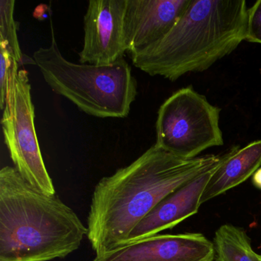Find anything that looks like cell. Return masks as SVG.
I'll return each instance as SVG.
<instances>
[{"instance_id": "obj_6", "label": "cell", "mask_w": 261, "mask_h": 261, "mask_svg": "<svg viewBox=\"0 0 261 261\" xmlns=\"http://www.w3.org/2000/svg\"><path fill=\"white\" fill-rule=\"evenodd\" d=\"M15 68L3 114L4 140L15 168L35 189L56 195V189L45 167L35 127L28 71Z\"/></svg>"}, {"instance_id": "obj_16", "label": "cell", "mask_w": 261, "mask_h": 261, "mask_svg": "<svg viewBox=\"0 0 261 261\" xmlns=\"http://www.w3.org/2000/svg\"><path fill=\"white\" fill-rule=\"evenodd\" d=\"M252 181L256 187L261 189V167L253 174Z\"/></svg>"}, {"instance_id": "obj_1", "label": "cell", "mask_w": 261, "mask_h": 261, "mask_svg": "<svg viewBox=\"0 0 261 261\" xmlns=\"http://www.w3.org/2000/svg\"><path fill=\"white\" fill-rule=\"evenodd\" d=\"M223 155L184 159L156 144L129 166L100 180L93 193L88 238L96 253L126 243L129 233L168 195L227 160Z\"/></svg>"}, {"instance_id": "obj_4", "label": "cell", "mask_w": 261, "mask_h": 261, "mask_svg": "<svg viewBox=\"0 0 261 261\" xmlns=\"http://www.w3.org/2000/svg\"><path fill=\"white\" fill-rule=\"evenodd\" d=\"M48 86L79 109L100 118H124L137 94V82L124 59L110 65L76 64L59 50L51 25L50 46L33 55Z\"/></svg>"}, {"instance_id": "obj_9", "label": "cell", "mask_w": 261, "mask_h": 261, "mask_svg": "<svg viewBox=\"0 0 261 261\" xmlns=\"http://www.w3.org/2000/svg\"><path fill=\"white\" fill-rule=\"evenodd\" d=\"M191 0H126L124 39L130 56L163 39L173 28Z\"/></svg>"}, {"instance_id": "obj_3", "label": "cell", "mask_w": 261, "mask_h": 261, "mask_svg": "<svg viewBox=\"0 0 261 261\" xmlns=\"http://www.w3.org/2000/svg\"><path fill=\"white\" fill-rule=\"evenodd\" d=\"M248 10L245 0H191L167 35L131 56L133 64L171 82L206 71L246 40Z\"/></svg>"}, {"instance_id": "obj_7", "label": "cell", "mask_w": 261, "mask_h": 261, "mask_svg": "<svg viewBox=\"0 0 261 261\" xmlns=\"http://www.w3.org/2000/svg\"><path fill=\"white\" fill-rule=\"evenodd\" d=\"M126 0H91L84 18L80 63L110 65L126 53L124 15Z\"/></svg>"}, {"instance_id": "obj_10", "label": "cell", "mask_w": 261, "mask_h": 261, "mask_svg": "<svg viewBox=\"0 0 261 261\" xmlns=\"http://www.w3.org/2000/svg\"><path fill=\"white\" fill-rule=\"evenodd\" d=\"M222 163L201 174L168 195L133 230L126 243L159 234L195 215L201 205V196L207 182L214 172Z\"/></svg>"}, {"instance_id": "obj_12", "label": "cell", "mask_w": 261, "mask_h": 261, "mask_svg": "<svg viewBox=\"0 0 261 261\" xmlns=\"http://www.w3.org/2000/svg\"><path fill=\"white\" fill-rule=\"evenodd\" d=\"M216 261H261L245 230L233 224L221 226L214 238Z\"/></svg>"}, {"instance_id": "obj_17", "label": "cell", "mask_w": 261, "mask_h": 261, "mask_svg": "<svg viewBox=\"0 0 261 261\" xmlns=\"http://www.w3.org/2000/svg\"><path fill=\"white\" fill-rule=\"evenodd\" d=\"M259 258H260V260H261V254H259Z\"/></svg>"}, {"instance_id": "obj_11", "label": "cell", "mask_w": 261, "mask_h": 261, "mask_svg": "<svg viewBox=\"0 0 261 261\" xmlns=\"http://www.w3.org/2000/svg\"><path fill=\"white\" fill-rule=\"evenodd\" d=\"M261 166V140L238 149L214 172L207 182L201 204L244 182Z\"/></svg>"}, {"instance_id": "obj_13", "label": "cell", "mask_w": 261, "mask_h": 261, "mask_svg": "<svg viewBox=\"0 0 261 261\" xmlns=\"http://www.w3.org/2000/svg\"><path fill=\"white\" fill-rule=\"evenodd\" d=\"M14 10V0L0 1V45L19 64L22 62V53L18 39V23L15 20Z\"/></svg>"}, {"instance_id": "obj_8", "label": "cell", "mask_w": 261, "mask_h": 261, "mask_svg": "<svg viewBox=\"0 0 261 261\" xmlns=\"http://www.w3.org/2000/svg\"><path fill=\"white\" fill-rule=\"evenodd\" d=\"M214 243L201 233L156 234L97 253L92 261H213Z\"/></svg>"}, {"instance_id": "obj_15", "label": "cell", "mask_w": 261, "mask_h": 261, "mask_svg": "<svg viewBox=\"0 0 261 261\" xmlns=\"http://www.w3.org/2000/svg\"><path fill=\"white\" fill-rule=\"evenodd\" d=\"M261 44V0H258L248 10V22L246 40Z\"/></svg>"}, {"instance_id": "obj_14", "label": "cell", "mask_w": 261, "mask_h": 261, "mask_svg": "<svg viewBox=\"0 0 261 261\" xmlns=\"http://www.w3.org/2000/svg\"><path fill=\"white\" fill-rule=\"evenodd\" d=\"M19 64L11 59L4 47L0 45V108L4 111L8 95L12 74Z\"/></svg>"}, {"instance_id": "obj_2", "label": "cell", "mask_w": 261, "mask_h": 261, "mask_svg": "<svg viewBox=\"0 0 261 261\" xmlns=\"http://www.w3.org/2000/svg\"><path fill=\"white\" fill-rule=\"evenodd\" d=\"M88 227L59 198L11 166L0 170V261H50L79 248Z\"/></svg>"}, {"instance_id": "obj_5", "label": "cell", "mask_w": 261, "mask_h": 261, "mask_svg": "<svg viewBox=\"0 0 261 261\" xmlns=\"http://www.w3.org/2000/svg\"><path fill=\"white\" fill-rule=\"evenodd\" d=\"M220 112L192 87L181 88L159 109L155 144L184 159L195 158L209 148L222 146Z\"/></svg>"}]
</instances>
